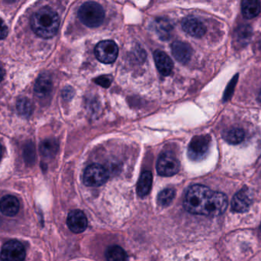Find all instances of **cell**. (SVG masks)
I'll use <instances>...</instances> for the list:
<instances>
[{
	"mask_svg": "<svg viewBox=\"0 0 261 261\" xmlns=\"http://www.w3.org/2000/svg\"><path fill=\"white\" fill-rule=\"evenodd\" d=\"M228 204V198L225 194L212 191L202 185L190 187L184 201V208L188 212L212 217L223 214Z\"/></svg>",
	"mask_w": 261,
	"mask_h": 261,
	"instance_id": "6da1fadb",
	"label": "cell"
},
{
	"mask_svg": "<svg viewBox=\"0 0 261 261\" xmlns=\"http://www.w3.org/2000/svg\"><path fill=\"white\" fill-rule=\"evenodd\" d=\"M31 25L32 30L38 36L43 38H52L59 29V15L53 9L46 6L34 14Z\"/></svg>",
	"mask_w": 261,
	"mask_h": 261,
	"instance_id": "7a4b0ae2",
	"label": "cell"
},
{
	"mask_svg": "<svg viewBox=\"0 0 261 261\" xmlns=\"http://www.w3.org/2000/svg\"><path fill=\"white\" fill-rule=\"evenodd\" d=\"M78 17L81 22L88 27H99L105 19V12L99 3L87 2L80 7Z\"/></svg>",
	"mask_w": 261,
	"mask_h": 261,
	"instance_id": "3957f363",
	"label": "cell"
},
{
	"mask_svg": "<svg viewBox=\"0 0 261 261\" xmlns=\"http://www.w3.org/2000/svg\"><path fill=\"white\" fill-rule=\"evenodd\" d=\"M211 144V137L208 135H200L192 139L188 147V156L191 160L201 161L208 154Z\"/></svg>",
	"mask_w": 261,
	"mask_h": 261,
	"instance_id": "277c9868",
	"label": "cell"
},
{
	"mask_svg": "<svg viewBox=\"0 0 261 261\" xmlns=\"http://www.w3.org/2000/svg\"><path fill=\"white\" fill-rule=\"evenodd\" d=\"M108 178V172L102 165L92 164L84 171L83 180L87 186L99 187L104 185Z\"/></svg>",
	"mask_w": 261,
	"mask_h": 261,
	"instance_id": "5b68a950",
	"label": "cell"
},
{
	"mask_svg": "<svg viewBox=\"0 0 261 261\" xmlns=\"http://www.w3.org/2000/svg\"><path fill=\"white\" fill-rule=\"evenodd\" d=\"M95 55L101 62L111 64L114 62L119 55V48L115 41L105 40L96 44Z\"/></svg>",
	"mask_w": 261,
	"mask_h": 261,
	"instance_id": "8992f818",
	"label": "cell"
},
{
	"mask_svg": "<svg viewBox=\"0 0 261 261\" xmlns=\"http://www.w3.org/2000/svg\"><path fill=\"white\" fill-rule=\"evenodd\" d=\"M2 261H24L25 258V249L21 242L16 240L6 242L0 253Z\"/></svg>",
	"mask_w": 261,
	"mask_h": 261,
	"instance_id": "52a82bcc",
	"label": "cell"
},
{
	"mask_svg": "<svg viewBox=\"0 0 261 261\" xmlns=\"http://www.w3.org/2000/svg\"><path fill=\"white\" fill-rule=\"evenodd\" d=\"M158 174L162 176H173L179 170V162L170 153H164L158 158L156 162Z\"/></svg>",
	"mask_w": 261,
	"mask_h": 261,
	"instance_id": "ba28073f",
	"label": "cell"
},
{
	"mask_svg": "<svg viewBox=\"0 0 261 261\" xmlns=\"http://www.w3.org/2000/svg\"><path fill=\"white\" fill-rule=\"evenodd\" d=\"M253 202V194L249 188L245 187L236 193L231 201V209L234 212H246Z\"/></svg>",
	"mask_w": 261,
	"mask_h": 261,
	"instance_id": "9c48e42d",
	"label": "cell"
},
{
	"mask_svg": "<svg viewBox=\"0 0 261 261\" xmlns=\"http://www.w3.org/2000/svg\"><path fill=\"white\" fill-rule=\"evenodd\" d=\"M67 226L72 232L80 234L87 229L88 222L85 214L81 210H73L69 213Z\"/></svg>",
	"mask_w": 261,
	"mask_h": 261,
	"instance_id": "30bf717a",
	"label": "cell"
},
{
	"mask_svg": "<svg viewBox=\"0 0 261 261\" xmlns=\"http://www.w3.org/2000/svg\"><path fill=\"white\" fill-rule=\"evenodd\" d=\"M182 28L184 32L194 38H201L206 32L205 25L194 16H187L184 18Z\"/></svg>",
	"mask_w": 261,
	"mask_h": 261,
	"instance_id": "8fae6325",
	"label": "cell"
},
{
	"mask_svg": "<svg viewBox=\"0 0 261 261\" xmlns=\"http://www.w3.org/2000/svg\"><path fill=\"white\" fill-rule=\"evenodd\" d=\"M53 90L51 78L47 75H41L37 79L35 85V93L39 100H47L50 98Z\"/></svg>",
	"mask_w": 261,
	"mask_h": 261,
	"instance_id": "7c38bea8",
	"label": "cell"
},
{
	"mask_svg": "<svg viewBox=\"0 0 261 261\" xmlns=\"http://www.w3.org/2000/svg\"><path fill=\"white\" fill-rule=\"evenodd\" d=\"M171 49L173 57L179 62L186 64L191 59L193 50L188 43L179 41H174L172 44Z\"/></svg>",
	"mask_w": 261,
	"mask_h": 261,
	"instance_id": "4fadbf2b",
	"label": "cell"
},
{
	"mask_svg": "<svg viewBox=\"0 0 261 261\" xmlns=\"http://www.w3.org/2000/svg\"><path fill=\"white\" fill-rule=\"evenodd\" d=\"M153 58H154L156 68L161 75L164 76H168L171 74L173 67V61L165 52L156 50L154 52Z\"/></svg>",
	"mask_w": 261,
	"mask_h": 261,
	"instance_id": "5bb4252c",
	"label": "cell"
},
{
	"mask_svg": "<svg viewBox=\"0 0 261 261\" xmlns=\"http://www.w3.org/2000/svg\"><path fill=\"white\" fill-rule=\"evenodd\" d=\"M19 202L15 196L8 195L0 199V211L8 217L16 216L19 211Z\"/></svg>",
	"mask_w": 261,
	"mask_h": 261,
	"instance_id": "9a60e30c",
	"label": "cell"
},
{
	"mask_svg": "<svg viewBox=\"0 0 261 261\" xmlns=\"http://www.w3.org/2000/svg\"><path fill=\"white\" fill-rule=\"evenodd\" d=\"M252 33V28L249 25H242L234 32V42L238 47H244L251 41Z\"/></svg>",
	"mask_w": 261,
	"mask_h": 261,
	"instance_id": "2e32d148",
	"label": "cell"
},
{
	"mask_svg": "<svg viewBox=\"0 0 261 261\" xmlns=\"http://www.w3.org/2000/svg\"><path fill=\"white\" fill-rule=\"evenodd\" d=\"M153 30L159 35L160 38L163 40H168L171 35L173 31V26L169 20L164 18H158L153 21Z\"/></svg>",
	"mask_w": 261,
	"mask_h": 261,
	"instance_id": "e0dca14e",
	"label": "cell"
},
{
	"mask_svg": "<svg viewBox=\"0 0 261 261\" xmlns=\"http://www.w3.org/2000/svg\"><path fill=\"white\" fill-rule=\"evenodd\" d=\"M153 176L150 171H145L141 175L137 184V193L140 197L147 196L150 192Z\"/></svg>",
	"mask_w": 261,
	"mask_h": 261,
	"instance_id": "ac0fdd59",
	"label": "cell"
},
{
	"mask_svg": "<svg viewBox=\"0 0 261 261\" xmlns=\"http://www.w3.org/2000/svg\"><path fill=\"white\" fill-rule=\"evenodd\" d=\"M261 10V5L256 0H245L242 3V11L244 16L248 19H252L259 15Z\"/></svg>",
	"mask_w": 261,
	"mask_h": 261,
	"instance_id": "d6986e66",
	"label": "cell"
},
{
	"mask_svg": "<svg viewBox=\"0 0 261 261\" xmlns=\"http://www.w3.org/2000/svg\"><path fill=\"white\" fill-rule=\"evenodd\" d=\"M58 142L55 139H45L40 144V152L44 157L51 158L57 154L58 151Z\"/></svg>",
	"mask_w": 261,
	"mask_h": 261,
	"instance_id": "ffe728a7",
	"label": "cell"
},
{
	"mask_svg": "<svg viewBox=\"0 0 261 261\" xmlns=\"http://www.w3.org/2000/svg\"><path fill=\"white\" fill-rule=\"evenodd\" d=\"M107 261H128L126 252L118 245L109 247L106 251Z\"/></svg>",
	"mask_w": 261,
	"mask_h": 261,
	"instance_id": "44dd1931",
	"label": "cell"
},
{
	"mask_svg": "<svg viewBox=\"0 0 261 261\" xmlns=\"http://www.w3.org/2000/svg\"><path fill=\"white\" fill-rule=\"evenodd\" d=\"M245 132L241 128H232L225 133V139L228 144L236 145L241 144L245 139Z\"/></svg>",
	"mask_w": 261,
	"mask_h": 261,
	"instance_id": "7402d4cb",
	"label": "cell"
},
{
	"mask_svg": "<svg viewBox=\"0 0 261 261\" xmlns=\"http://www.w3.org/2000/svg\"><path fill=\"white\" fill-rule=\"evenodd\" d=\"M17 110L18 113L24 116H29L33 112V106L28 98H21L17 101Z\"/></svg>",
	"mask_w": 261,
	"mask_h": 261,
	"instance_id": "603a6c76",
	"label": "cell"
},
{
	"mask_svg": "<svg viewBox=\"0 0 261 261\" xmlns=\"http://www.w3.org/2000/svg\"><path fill=\"white\" fill-rule=\"evenodd\" d=\"M175 197V191L173 188H165L158 196V203L161 206H168Z\"/></svg>",
	"mask_w": 261,
	"mask_h": 261,
	"instance_id": "cb8c5ba5",
	"label": "cell"
},
{
	"mask_svg": "<svg viewBox=\"0 0 261 261\" xmlns=\"http://www.w3.org/2000/svg\"><path fill=\"white\" fill-rule=\"evenodd\" d=\"M95 83L98 85L102 86L103 87H109L112 84L111 77L102 75V76L98 77L94 80Z\"/></svg>",
	"mask_w": 261,
	"mask_h": 261,
	"instance_id": "d4e9b609",
	"label": "cell"
},
{
	"mask_svg": "<svg viewBox=\"0 0 261 261\" xmlns=\"http://www.w3.org/2000/svg\"><path fill=\"white\" fill-rule=\"evenodd\" d=\"M8 35V27L3 20L0 18V39L6 38Z\"/></svg>",
	"mask_w": 261,
	"mask_h": 261,
	"instance_id": "484cf974",
	"label": "cell"
},
{
	"mask_svg": "<svg viewBox=\"0 0 261 261\" xmlns=\"http://www.w3.org/2000/svg\"><path fill=\"white\" fill-rule=\"evenodd\" d=\"M5 72L4 70H3V67L0 66V82H1L2 80L3 79V77H4Z\"/></svg>",
	"mask_w": 261,
	"mask_h": 261,
	"instance_id": "4316f807",
	"label": "cell"
},
{
	"mask_svg": "<svg viewBox=\"0 0 261 261\" xmlns=\"http://www.w3.org/2000/svg\"><path fill=\"white\" fill-rule=\"evenodd\" d=\"M2 155H3V148H2V145L0 144V160H1Z\"/></svg>",
	"mask_w": 261,
	"mask_h": 261,
	"instance_id": "83f0119b",
	"label": "cell"
},
{
	"mask_svg": "<svg viewBox=\"0 0 261 261\" xmlns=\"http://www.w3.org/2000/svg\"><path fill=\"white\" fill-rule=\"evenodd\" d=\"M258 101H259V102H260L261 104V90H260V93H259V94H258Z\"/></svg>",
	"mask_w": 261,
	"mask_h": 261,
	"instance_id": "f1b7e54d",
	"label": "cell"
},
{
	"mask_svg": "<svg viewBox=\"0 0 261 261\" xmlns=\"http://www.w3.org/2000/svg\"><path fill=\"white\" fill-rule=\"evenodd\" d=\"M260 230H261V227H260Z\"/></svg>",
	"mask_w": 261,
	"mask_h": 261,
	"instance_id": "f546056e",
	"label": "cell"
}]
</instances>
